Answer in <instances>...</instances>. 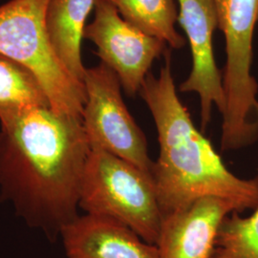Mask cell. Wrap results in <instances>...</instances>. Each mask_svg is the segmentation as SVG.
<instances>
[{
    "label": "cell",
    "mask_w": 258,
    "mask_h": 258,
    "mask_svg": "<svg viewBox=\"0 0 258 258\" xmlns=\"http://www.w3.org/2000/svg\"><path fill=\"white\" fill-rule=\"evenodd\" d=\"M91 147L82 117L36 106L0 115V191L55 237L74 220Z\"/></svg>",
    "instance_id": "1"
},
{
    "label": "cell",
    "mask_w": 258,
    "mask_h": 258,
    "mask_svg": "<svg viewBox=\"0 0 258 258\" xmlns=\"http://www.w3.org/2000/svg\"><path fill=\"white\" fill-rule=\"evenodd\" d=\"M165 59L159 75L149 73L139 92L158 133L159 156L151 175L162 216L206 196L230 201L238 213L254 210L258 206V176L240 178L226 166L180 101L167 51Z\"/></svg>",
    "instance_id": "2"
},
{
    "label": "cell",
    "mask_w": 258,
    "mask_h": 258,
    "mask_svg": "<svg viewBox=\"0 0 258 258\" xmlns=\"http://www.w3.org/2000/svg\"><path fill=\"white\" fill-rule=\"evenodd\" d=\"M218 29L226 41L223 73L226 110L222 151L238 150L258 140V84L251 74L258 0H214Z\"/></svg>",
    "instance_id": "3"
},
{
    "label": "cell",
    "mask_w": 258,
    "mask_h": 258,
    "mask_svg": "<svg viewBox=\"0 0 258 258\" xmlns=\"http://www.w3.org/2000/svg\"><path fill=\"white\" fill-rule=\"evenodd\" d=\"M51 0H10L0 6V55L35 76L53 110L82 117L84 84L65 68L47 35Z\"/></svg>",
    "instance_id": "4"
},
{
    "label": "cell",
    "mask_w": 258,
    "mask_h": 258,
    "mask_svg": "<svg viewBox=\"0 0 258 258\" xmlns=\"http://www.w3.org/2000/svg\"><path fill=\"white\" fill-rule=\"evenodd\" d=\"M80 208L127 226L156 244L162 212L152 175L127 161L91 148L83 173Z\"/></svg>",
    "instance_id": "5"
},
{
    "label": "cell",
    "mask_w": 258,
    "mask_h": 258,
    "mask_svg": "<svg viewBox=\"0 0 258 258\" xmlns=\"http://www.w3.org/2000/svg\"><path fill=\"white\" fill-rule=\"evenodd\" d=\"M83 84L86 98L82 120L91 148L109 152L151 174L154 162L148 141L124 103L118 76L100 62L86 68Z\"/></svg>",
    "instance_id": "6"
},
{
    "label": "cell",
    "mask_w": 258,
    "mask_h": 258,
    "mask_svg": "<svg viewBox=\"0 0 258 258\" xmlns=\"http://www.w3.org/2000/svg\"><path fill=\"white\" fill-rule=\"evenodd\" d=\"M84 38L96 45L94 54L118 76L128 96L139 94L153 62L167 46L129 24L106 0H96L94 19L85 27Z\"/></svg>",
    "instance_id": "7"
},
{
    "label": "cell",
    "mask_w": 258,
    "mask_h": 258,
    "mask_svg": "<svg viewBox=\"0 0 258 258\" xmlns=\"http://www.w3.org/2000/svg\"><path fill=\"white\" fill-rule=\"evenodd\" d=\"M178 23L188 40L192 66L186 80L180 84L183 93H196L200 99L202 130L212 119L213 105L223 115L226 110V97L223 75L216 64L212 36L218 28L214 0H177Z\"/></svg>",
    "instance_id": "8"
},
{
    "label": "cell",
    "mask_w": 258,
    "mask_h": 258,
    "mask_svg": "<svg viewBox=\"0 0 258 258\" xmlns=\"http://www.w3.org/2000/svg\"><path fill=\"white\" fill-rule=\"evenodd\" d=\"M232 212L230 201L206 196L164 215L155 244L160 258H212L222 223Z\"/></svg>",
    "instance_id": "9"
},
{
    "label": "cell",
    "mask_w": 258,
    "mask_h": 258,
    "mask_svg": "<svg viewBox=\"0 0 258 258\" xmlns=\"http://www.w3.org/2000/svg\"><path fill=\"white\" fill-rule=\"evenodd\" d=\"M60 235L68 258H160L156 245L105 216L79 215L65 225Z\"/></svg>",
    "instance_id": "10"
},
{
    "label": "cell",
    "mask_w": 258,
    "mask_h": 258,
    "mask_svg": "<svg viewBox=\"0 0 258 258\" xmlns=\"http://www.w3.org/2000/svg\"><path fill=\"white\" fill-rule=\"evenodd\" d=\"M95 4L96 0H51L47 9V35L54 52L65 68L82 83L86 71L82 41L86 20Z\"/></svg>",
    "instance_id": "11"
},
{
    "label": "cell",
    "mask_w": 258,
    "mask_h": 258,
    "mask_svg": "<svg viewBox=\"0 0 258 258\" xmlns=\"http://www.w3.org/2000/svg\"><path fill=\"white\" fill-rule=\"evenodd\" d=\"M129 24L164 41L172 49H181L185 39L176 30L179 9L175 0H106Z\"/></svg>",
    "instance_id": "12"
},
{
    "label": "cell",
    "mask_w": 258,
    "mask_h": 258,
    "mask_svg": "<svg viewBox=\"0 0 258 258\" xmlns=\"http://www.w3.org/2000/svg\"><path fill=\"white\" fill-rule=\"evenodd\" d=\"M36 106H50L35 76L18 62L0 55V115Z\"/></svg>",
    "instance_id": "13"
},
{
    "label": "cell",
    "mask_w": 258,
    "mask_h": 258,
    "mask_svg": "<svg viewBox=\"0 0 258 258\" xmlns=\"http://www.w3.org/2000/svg\"><path fill=\"white\" fill-rule=\"evenodd\" d=\"M212 258H258V206L247 217L232 212L225 218Z\"/></svg>",
    "instance_id": "14"
}]
</instances>
